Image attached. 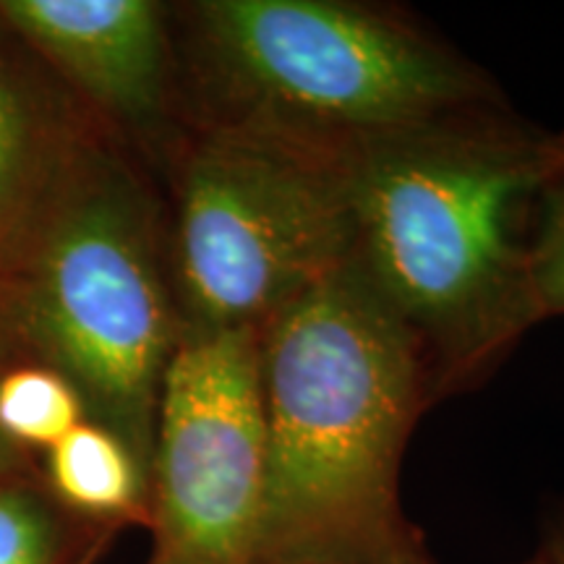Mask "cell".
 Instances as JSON below:
<instances>
[{
	"mask_svg": "<svg viewBox=\"0 0 564 564\" xmlns=\"http://www.w3.org/2000/svg\"><path fill=\"white\" fill-rule=\"evenodd\" d=\"M87 421L84 405L61 373L45 366H19L0 377V434L13 444L47 447Z\"/></svg>",
	"mask_w": 564,
	"mask_h": 564,
	"instance_id": "obj_10",
	"label": "cell"
},
{
	"mask_svg": "<svg viewBox=\"0 0 564 564\" xmlns=\"http://www.w3.org/2000/svg\"><path fill=\"white\" fill-rule=\"evenodd\" d=\"M518 564H546V560H544V556H541L539 552H535L533 556H528V560H523V562H518Z\"/></svg>",
	"mask_w": 564,
	"mask_h": 564,
	"instance_id": "obj_15",
	"label": "cell"
},
{
	"mask_svg": "<svg viewBox=\"0 0 564 564\" xmlns=\"http://www.w3.org/2000/svg\"><path fill=\"white\" fill-rule=\"evenodd\" d=\"M528 278L539 322L564 316V131L552 173L535 199Z\"/></svg>",
	"mask_w": 564,
	"mask_h": 564,
	"instance_id": "obj_11",
	"label": "cell"
},
{
	"mask_svg": "<svg viewBox=\"0 0 564 564\" xmlns=\"http://www.w3.org/2000/svg\"><path fill=\"white\" fill-rule=\"evenodd\" d=\"M194 126L348 160L377 141L505 108L481 68L408 13L350 0H202L183 11Z\"/></svg>",
	"mask_w": 564,
	"mask_h": 564,
	"instance_id": "obj_4",
	"label": "cell"
},
{
	"mask_svg": "<svg viewBox=\"0 0 564 564\" xmlns=\"http://www.w3.org/2000/svg\"><path fill=\"white\" fill-rule=\"evenodd\" d=\"M84 126L42 102L0 34V264L32 220Z\"/></svg>",
	"mask_w": 564,
	"mask_h": 564,
	"instance_id": "obj_8",
	"label": "cell"
},
{
	"mask_svg": "<svg viewBox=\"0 0 564 564\" xmlns=\"http://www.w3.org/2000/svg\"><path fill=\"white\" fill-rule=\"evenodd\" d=\"M539 554L544 556L546 564H564V502L549 518Z\"/></svg>",
	"mask_w": 564,
	"mask_h": 564,
	"instance_id": "obj_13",
	"label": "cell"
},
{
	"mask_svg": "<svg viewBox=\"0 0 564 564\" xmlns=\"http://www.w3.org/2000/svg\"><path fill=\"white\" fill-rule=\"evenodd\" d=\"M0 21L129 137L160 144L173 118V37L152 0H0Z\"/></svg>",
	"mask_w": 564,
	"mask_h": 564,
	"instance_id": "obj_7",
	"label": "cell"
},
{
	"mask_svg": "<svg viewBox=\"0 0 564 564\" xmlns=\"http://www.w3.org/2000/svg\"><path fill=\"white\" fill-rule=\"evenodd\" d=\"M165 241L147 181L84 129L0 264V337L61 373L150 476L181 337Z\"/></svg>",
	"mask_w": 564,
	"mask_h": 564,
	"instance_id": "obj_3",
	"label": "cell"
},
{
	"mask_svg": "<svg viewBox=\"0 0 564 564\" xmlns=\"http://www.w3.org/2000/svg\"><path fill=\"white\" fill-rule=\"evenodd\" d=\"M17 460H19V447L0 434V474H6V470L13 468Z\"/></svg>",
	"mask_w": 564,
	"mask_h": 564,
	"instance_id": "obj_14",
	"label": "cell"
},
{
	"mask_svg": "<svg viewBox=\"0 0 564 564\" xmlns=\"http://www.w3.org/2000/svg\"><path fill=\"white\" fill-rule=\"evenodd\" d=\"M53 489L68 507L102 523L150 520V474L108 429L82 421L51 447Z\"/></svg>",
	"mask_w": 564,
	"mask_h": 564,
	"instance_id": "obj_9",
	"label": "cell"
},
{
	"mask_svg": "<svg viewBox=\"0 0 564 564\" xmlns=\"http://www.w3.org/2000/svg\"><path fill=\"white\" fill-rule=\"evenodd\" d=\"M560 144L562 131L505 105L345 160L350 264L419 345L436 403L484 382L541 324L528 246Z\"/></svg>",
	"mask_w": 564,
	"mask_h": 564,
	"instance_id": "obj_1",
	"label": "cell"
},
{
	"mask_svg": "<svg viewBox=\"0 0 564 564\" xmlns=\"http://www.w3.org/2000/svg\"><path fill=\"white\" fill-rule=\"evenodd\" d=\"M61 528L40 494L0 484V564H58Z\"/></svg>",
	"mask_w": 564,
	"mask_h": 564,
	"instance_id": "obj_12",
	"label": "cell"
},
{
	"mask_svg": "<svg viewBox=\"0 0 564 564\" xmlns=\"http://www.w3.org/2000/svg\"><path fill=\"white\" fill-rule=\"evenodd\" d=\"M167 267L181 333H262L350 262L345 162L194 126L175 144Z\"/></svg>",
	"mask_w": 564,
	"mask_h": 564,
	"instance_id": "obj_5",
	"label": "cell"
},
{
	"mask_svg": "<svg viewBox=\"0 0 564 564\" xmlns=\"http://www.w3.org/2000/svg\"><path fill=\"white\" fill-rule=\"evenodd\" d=\"M259 564H440L400 494L432 373L350 262L259 333Z\"/></svg>",
	"mask_w": 564,
	"mask_h": 564,
	"instance_id": "obj_2",
	"label": "cell"
},
{
	"mask_svg": "<svg viewBox=\"0 0 564 564\" xmlns=\"http://www.w3.org/2000/svg\"><path fill=\"white\" fill-rule=\"evenodd\" d=\"M264 468L259 335L181 333L162 379L147 564H259Z\"/></svg>",
	"mask_w": 564,
	"mask_h": 564,
	"instance_id": "obj_6",
	"label": "cell"
}]
</instances>
